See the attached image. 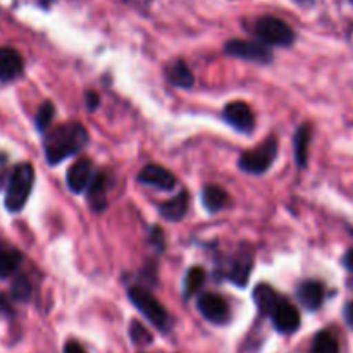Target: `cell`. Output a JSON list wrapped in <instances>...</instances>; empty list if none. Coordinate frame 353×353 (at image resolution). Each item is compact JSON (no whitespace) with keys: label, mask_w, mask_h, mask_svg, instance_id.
Masks as SVG:
<instances>
[{"label":"cell","mask_w":353,"mask_h":353,"mask_svg":"<svg viewBox=\"0 0 353 353\" xmlns=\"http://www.w3.org/2000/svg\"><path fill=\"white\" fill-rule=\"evenodd\" d=\"M88 143V131L79 123H68L45 131L43 148L48 164L55 165L64 159L78 154Z\"/></svg>","instance_id":"cell-1"},{"label":"cell","mask_w":353,"mask_h":353,"mask_svg":"<svg viewBox=\"0 0 353 353\" xmlns=\"http://www.w3.org/2000/svg\"><path fill=\"white\" fill-rule=\"evenodd\" d=\"M33 183L34 169L30 162H21L10 171L6 185V199H3V205L9 212L23 210L33 190Z\"/></svg>","instance_id":"cell-2"},{"label":"cell","mask_w":353,"mask_h":353,"mask_svg":"<svg viewBox=\"0 0 353 353\" xmlns=\"http://www.w3.org/2000/svg\"><path fill=\"white\" fill-rule=\"evenodd\" d=\"M128 296H130L131 303L157 327L159 331H169L171 330V317H169L168 310L161 305L157 299L152 295L147 290L140 288V286H133L128 292Z\"/></svg>","instance_id":"cell-3"},{"label":"cell","mask_w":353,"mask_h":353,"mask_svg":"<svg viewBox=\"0 0 353 353\" xmlns=\"http://www.w3.org/2000/svg\"><path fill=\"white\" fill-rule=\"evenodd\" d=\"M276 155H278V140L271 137L262 145L255 147L254 150L241 154L238 165L241 171L248 172V174H262L271 168Z\"/></svg>","instance_id":"cell-4"},{"label":"cell","mask_w":353,"mask_h":353,"mask_svg":"<svg viewBox=\"0 0 353 353\" xmlns=\"http://www.w3.org/2000/svg\"><path fill=\"white\" fill-rule=\"evenodd\" d=\"M255 34L261 41L276 47H288L295 41V31L274 16H264L255 24Z\"/></svg>","instance_id":"cell-5"},{"label":"cell","mask_w":353,"mask_h":353,"mask_svg":"<svg viewBox=\"0 0 353 353\" xmlns=\"http://www.w3.org/2000/svg\"><path fill=\"white\" fill-rule=\"evenodd\" d=\"M226 52L233 57L243 59V61L259 62V64H269L272 61V54L261 43L247 40H231L226 43Z\"/></svg>","instance_id":"cell-6"},{"label":"cell","mask_w":353,"mask_h":353,"mask_svg":"<svg viewBox=\"0 0 353 353\" xmlns=\"http://www.w3.org/2000/svg\"><path fill=\"white\" fill-rule=\"evenodd\" d=\"M196 307H199L200 314L210 323L224 324L230 321V305L217 293H203L196 302Z\"/></svg>","instance_id":"cell-7"},{"label":"cell","mask_w":353,"mask_h":353,"mask_svg":"<svg viewBox=\"0 0 353 353\" xmlns=\"http://www.w3.org/2000/svg\"><path fill=\"white\" fill-rule=\"evenodd\" d=\"M223 117L230 126L241 133H250L255 128V116L250 105L245 102H230L223 110Z\"/></svg>","instance_id":"cell-8"},{"label":"cell","mask_w":353,"mask_h":353,"mask_svg":"<svg viewBox=\"0 0 353 353\" xmlns=\"http://www.w3.org/2000/svg\"><path fill=\"white\" fill-rule=\"evenodd\" d=\"M93 176V164L88 157H83L79 161H76L71 168L68 169V176H65V181L71 192L81 193L92 183Z\"/></svg>","instance_id":"cell-9"},{"label":"cell","mask_w":353,"mask_h":353,"mask_svg":"<svg viewBox=\"0 0 353 353\" xmlns=\"http://www.w3.org/2000/svg\"><path fill=\"white\" fill-rule=\"evenodd\" d=\"M272 324L279 333H295L300 327V312L295 305L288 302H279L271 314Z\"/></svg>","instance_id":"cell-10"},{"label":"cell","mask_w":353,"mask_h":353,"mask_svg":"<svg viewBox=\"0 0 353 353\" xmlns=\"http://www.w3.org/2000/svg\"><path fill=\"white\" fill-rule=\"evenodd\" d=\"M138 181L161 190H172L176 186V178L172 176V172L157 164L145 165L138 174Z\"/></svg>","instance_id":"cell-11"},{"label":"cell","mask_w":353,"mask_h":353,"mask_svg":"<svg viewBox=\"0 0 353 353\" xmlns=\"http://www.w3.org/2000/svg\"><path fill=\"white\" fill-rule=\"evenodd\" d=\"M23 55L12 47H0V81H12L23 72Z\"/></svg>","instance_id":"cell-12"},{"label":"cell","mask_w":353,"mask_h":353,"mask_svg":"<svg viewBox=\"0 0 353 353\" xmlns=\"http://www.w3.org/2000/svg\"><path fill=\"white\" fill-rule=\"evenodd\" d=\"M300 303L305 307L307 310H317L324 302V296H326V290L321 281L316 279H309V281H303L299 286V292H296Z\"/></svg>","instance_id":"cell-13"},{"label":"cell","mask_w":353,"mask_h":353,"mask_svg":"<svg viewBox=\"0 0 353 353\" xmlns=\"http://www.w3.org/2000/svg\"><path fill=\"white\" fill-rule=\"evenodd\" d=\"M186 210H188V193L186 192H179L178 195L172 196L171 200H168V202H164L159 207L161 216L165 221H171V223L181 221L185 217Z\"/></svg>","instance_id":"cell-14"},{"label":"cell","mask_w":353,"mask_h":353,"mask_svg":"<svg viewBox=\"0 0 353 353\" xmlns=\"http://www.w3.org/2000/svg\"><path fill=\"white\" fill-rule=\"evenodd\" d=\"M254 300L257 303L261 314H264V316H271L276 307H278V303L281 302L278 293L269 285H259L254 290Z\"/></svg>","instance_id":"cell-15"},{"label":"cell","mask_w":353,"mask_h":353,"mask_svg":"<svg viewBox=\"0 0 353 353\" xmlns=\"http://www.w3.org/2000/svg\"><path fill=\"white\" fill-rule=\"evenodd\" d=\"M88 202L93 210L100 212L107 207V179L103 172H99L88 186Z\"/></svg>","instance_id":"cell-16"},{"label":"cell","mask_w":353,"mask_h":353,"mask_svg":"<svg viewBox=\"0 0 353 353\" xmlns=\"http://www.w3.org/2000/svg\"><path fill=\"white\" fill-rule=\"evenodd\" d=\"M168 79L174 86H179V88H190L195 83V76H193L192 69L185 64V61H176L169 65L168 69Z\"/></svg>","instance_id":"cell-17"},{"label":"cell","mask_w":353,"mask_h":353,"mask_svg":"<svg viewBox=\"0 0 353 353\" xmlns=\"http://www.w3.org/2000/svg\"><path fill=\"white\" fill-rule=\"evenodd\" d=\"M202 202L203 207H205L209 212H219V210H223L224 207H226V203L230 202V196H228V193L224 192L221 186L209 185L203 188Z\"/></svg>","instance_id":"cell-18"},{"label":"cell","mask_w":353,"mask_h":353,"mask_svg":"<svg viewBox=\"0 0 353 353\" xmlns=\"http://www.w3.org/2000/svg\"><path fill=\"white\" fill-rule=\"evenodd\" d=\"M23 262V254L16 248H3L0 250V279L12 276Z\"/></svg>","instance_id":"cell-19"},{"label":"cell","mask_w":353,"mask_h":353,"mask_svg":"<svg viewBox=\"0 0 353 353\" xmlns=\"http://www.w3.org/2000/svg\"><path fill=\"white\" fill-rule=\"evenodd\" d=\"M310 126L309 124H303L299 128L295 134V157L296 164L300 168H305L307 165V154H309V141H310Z\"/></svg>","instance_id":"cell-20"},{"label":"cell","mask_w":353,"mask_h":353,"mask_svg":"<svg viewBox=\"0 0 353 353\" xmlns=\"http://www.w3.org/2000/svg\"><path fill=\"white\" fill-rule=\"evenodd\" d=\"M309 353H340V345L334 338L333 333L330 331H321L316 338H314L312 348Z\"/></svg>","instance_id":"cell-21"},{"label":"cell","mask_w":353,"mask_h":353,"mask_svg":"<svg viewBox=\"0 0 353 353\" xmlns=\"http://www.w3.org/2000/svg\"><path fill=\"white\" fill-rule=\"evenodd\" d=\"M203 281H205V272H203L202 268H192L188 272H186L185 276V296L188 299V296L195 295L196 292L200 290V286L203 285Z\"/></svg>","instance_id":"cell-22"},{"label":"cell","mask_w":353,"mask_h":353,"mask_svg":"<svg viewBox=\"0 0 353 353\" xmlns=\"http://www.w3.org/2000/svg\"><path fill=\"white\" fill-rule=\"evenodd\" d=\"M250 269H252L250 259H241V261L234 262L230 274H228V278H230L233 283H236L238 286H245L247 285L248 278H250Z\"/></svg>","instance_id":"cell-23"},{"label":"cell","mask_w":353,"mask_h":353,"mask_svg":"<svg viewBox=\"0 0 353 353\" xmlns=\"http://www.w3.org/2000/svg\"><path fill=\"white\" fill-rule=\"evenodd\" d=\"M54 116H55L54 103L52 102L41 103L40 109H38L37 112V117H34V126H37V130L40 131V133H45V131L48 130V126H50Z\"/></svg>","instance_id":"cell-24"},{"label":"cell","mask_w":353,"mask_h":353,"mask_svg":"<svg viewBox=\"0 0 353 353\" xmlns=\"http://www.w3.org/2000/svg\"><path fill=\"white\" fill-rule=\"evenodd\" d=\"M10 296L16 302H28L31 296V283L26 276H17L10 286Z\"/></svg>","instance_id":"cell-25"},{"label":"cell","mask_w":353,"mask_h":353,"mask_svg":"<svg viewBox=\"0 0 353 353\" xmlns=\"http://www.w3.org/2000/svg\"><path fill=\"white\" fill-rule=\"evenodd\" d=\"M130 334H131V340H133L137 345L152 343V334L148 333L147 327H145L141 323H138V321H133V323H131Z\"/></svg>","instance_id":"cell-26"},{"label":"cell","mask_w":353,"mask_h":353,"mask_svg":"<svg viewBox=\"0 0 353 353\" xmlns=\"http://www.w3.org/2000/svg\"><path fill=\"white\" fill-rule=\"evenodd\" d=\"M150 243L154 245L157 250H164V234H162L161 228L159 226H154L152 228V234H150Z\"/></svg>","instance_id":"cell-27"},{"label":"cell","mask_w":353,"mask_h":353,"mask_svg":"<svg viewBox=\"0 0 353 353\" xmlns=\"http://www.w3.org/2000/svg\"><path fill=\"white\" fill-rule=\"evenodd\" d=\"M0 316H6V317H12L14 316V309L10 305V300L7 299L6 295L0 293Z\"/></svg>","instance_id":"cell-28"},{"label":"cell","mask_w":353,"mask_h":353,"mask_svg":"<svg viewBox=\"0 0 353 353\" xmlns=\"http://www.w3.org/2000/svg\"><path fill=\"white\" fill-rule=\"evenodd\" d=\"M85 100H86V107H88V110H95L97 107H99V103H100L99 95H97L95 92H88V93H86Z\"/></svg>","instance_id":"cell-29"},{"label":"cell","mask_w":353,"mask_h":353,"mask_svg":"<svg viewBox=\"0 0 353 353\" xmlns=\"http://www.w3.org/2000/svg\"><path fill=\"white\" fill-rule=\"evenodd\" d=\"M64 353H86V352L85 348H83L79 343H76V341H68V343L64 345Z\"/></svg>","instance_id":"cell-30"},{"label":"cell","mask_w":353,"mask_h":353,"mask_svg":"<svg viewBox=\"0 0 353 353\" xmlns=\"http://www.w3.org/2000/svg\"><path fill=\"white\" fill-rule=\"evenodd\" d=\"M343 264H345V268L348 269V271L353 272V248H350V250H348L347 254H345Z\"/></svg>","instance_id":"cell-31"},{"label":"cell","mask_w":353,"mask_h":353,"mask_svg":"<svg viewBox=\"0 0 353 353\" xmlns=\"http://www.w3.org/2000/svg\"><path fill=\"white\" fill-rule=\"evenodd\" d=\"M345 319H347V323L353 327V302L348 303L347 309H345Z\"/></svg>","instance_id":"cell-32"},{"label":"cell","mask_w":353,"mask_h":353,"mask_svg":"<svg viewBox=\"0 0 353 353\" xmlns=\"http://www.w3.org/2000/svg\"><path fill=\"white\" fill-rule=\"evenodd\" d=\"M40 2H41V3H43V6H48V3H50V2H52V0H40Z\"/></svg>","instance_id":"cell-33"},{"label":"cell","mask_w":353,"mask_h":353,"mask_svg":"<svg viewBox=\"0 0 353 353\" xmlns=\"http://www.w3.org/2000/svg\"><path fill=\"white\" fill-rule=\"evenodd\" d=\"M2 161H6V155L0 154V164H2Z\"/></svg>","instance_id":"cell-34"},{"label":"cell","mask_w":353,"mask_h":353,"mask_svg":"<svg viewBox=\"0 0 353 353\" xmlns=\"http://www.w3.org/2000/svg\"><path fill=\"white\" fill-rule=\"evenodd\" d=\"M352 2H353V0H352Z\"/></svg>","instance_id":"cell-35"}]
</instances>
